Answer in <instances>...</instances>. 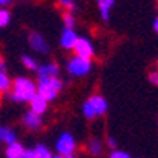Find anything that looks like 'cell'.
Returning a JSON list of instances; mask_svg holds the SVG:
<instances>
[{
	"instance_id": "e0dca14e",
	"label": "cell",
	"mask_w": 158,
	"mask_h": 158,
	"mask_svg": "<svg viewBox=\"0 0 158 158\" xmlns=\"http://www.w3.org/2000/svg\"><path fill=\"white\" fill-rule=\"evenodd\" d=\"M11 89V79L8 77L6 73H0V95L5 94Z\"/></svg>"
},
{
	"instance_id": "4316f807",
	"label": "cell",
	"mask_w": 158,
	"mask_h": 158,
	"mask_svg": "<svg viewBox=\"0 0 158 158\" xmlns=\"http://www.w3.org/2000/svg\"><path fill=\"white\" fill-rule=\"evenodd\" d=\"M153 30H155V33L158 35V16H156L155 21H153Z\"/></svg>"
},
{
	"instance_id": "4fadbf2b",
	"label": "cell",
	"mask_w": 158,
	"mask_h": 158,
	"mask_svg": "<svg viewBox=\"0 0 158 158\" xmlns=\"http://www.w3.org/2000/svg\"><path fill=\"white\" fill-rule=\"evenodd\" d=\"M103 142L100 141V139H97V138H92V139H89V142L85 144V150H87V153L89 155H92V156H100L101 153H103Z\"/></svg>"
},
{
	"instance_id": "f1b7e54d",
	"label": "cell",
	"mask_w": 158,
	"mask_h": 158,
	"mask_svg": "<svg viewBox=\"0 0 158 158\" xmlns=\"http://www.w3.org/2000/svg\"><path fill=\"white\" fill-rule=\"evenodd\" d=\"M8 3H11V0H0V5H2V6H5Z\"/></svg>"
},
{
	"instance_id": "cb8c5ba5",
	"label": "cell",
	"mask_w": 158,
	"mask_h": 158,
	"mask_svg": "<svg viewBox=\"0 0 158 158\" xmlns=\"http://www.w3.org/2000/svg\"><path fill=\"white\" fill-rule=\"evenodd\" d=\"M106 144H108V147H111V149L117 147V142H115V139H114V138H111V136L106 139Z\"/></svg>"
},
{
	"instance_id": "7c38bea8",
	"label": "cell",
	"mask_w": 158,
	"mask_h": 158,
	"mask_svg": "<svg viewBox=\"0 0 158 158\" xmlns=\"http://www.w3.org/2000/svg\"><path fill=\"white\" fill-rule=\"evenodd\" d=\"M98 3V10H100V16L104 22H108L111 18V11L114 8L115 0H97Z\"/></svg>"
},
{
	"instance_id": "277c9868",
	"label": "cell",
	"mask_w": 158,
	"mask_h": 158,
	"mask_svg": "<svg viewBox=\"0 0 158 158\" xmlns=\"http://www.w3.org/2000/svg\"><path fill=\"white\" fill-rule=\"evenodd\" d=\"M92 70V62L89 59H82V57H71L67 62V71L70 73V76L73 77H82L87 76Z\"/></svg>"
},
{
	"instance_id": "ba28073f",
	"label": "cell",
	"mask_w": 158,
	"mask_h": 158,
	"mask_svg": "<svg viewBox=\"0 0 158 158\" xmlns=\"http://www.w3.org/2000/svg\"><path fill=\"white\" fill-rule=\"evenodd\" d=\"M59 65L56 62H48V63H43L40 65L36 73H38V81L41 79H51V77H59Z\"/></svg>"
},
{
	"instance_id": "7402d4cb",
	"label": "cell",
	"mask_w": 158,
	"mask_h": 158,
	"mask_svg": "<svg viewBox=\"0 0 158 158\" xmlns=\"http://www.w3.org/2000/svg\"><path fill=\"white\" fill-rule=\"evenodd\" d=\"M109 158H131V156L127 152H123V150H112Z\"/></svg>"
},
{
	"instance_id": "8fae6325",
	"label": "cell",
	"mask_w": 158,
	"mask_h": 158,
	"mask_svg": "<svg viewBox=\"0 0 158 158\" xmlns=\"http://www.w3.org/2000/svg\"><path fill=\"white\" fill-rule=\"evenodd\" d=\"M29 104H30V111H32V112H35V114H38V115H43V114L48 111V104H49V103H48L41 95L36 94V95L30 100Z\"/></svg>"
},
{
	"instance_id": "3957f363",
	"label": "cell",
	"mask_w": 158,
	"mask_h": 158,
	"mask_svg": "<svg viewBox=\"0 0 158 158\" xmlns=\"http://www.w3.org/2000/svg\"><path fill=\"white\" fill-rule=\"evenodd\" d=\"M63 89V81L60 77H51V79H41L38 81L36 85V94L41 95L48 103L56 100L59 97V94Z\"/></svg>"
},
{
	"instance_id": "d4e9b609",
	"label": "cell",
	"mask_w": 158,
	"mask_h": 158,
	"mask_svg": "<svg viewBox=\"0 0 158 158\" xmlns=\"http://www.w3.org/2000/svg\"><path fill=\"white\" fill-rule=\"evenodd\" d=\"M22 158H33V153H32V149H25Z\"/></svg>"
},
{
	"instance_id": "f546056e",
	"label": "cell",
	"mask_w": 158,
	"mask_h": 158,
	"mask_svg": "<svg viewBox=\"0 0 158 158\" xmlns=\"http://www.w3.org/2000/svg\"><path fill=\"white\" fill-rule=\"evenodd\" d=\"M156 67H158V62H156Z\"/></svg>"
},
{
	"instance_id": "9c48e42d",
	"label": "cell",
	"mask_w": 158,
	"mask_h": 158,
	"mask_svg": "<svg viewBox=\"0 0 158 158\" xmlns=\"http://www.w3.org/2000/svg\"><path fill=\"white\" fill-rule=\"evenodd\" d=\"M22 125L29 131H38L43 127V118H41V115H38L32 111H27L22 117Z\"/></svg>"
},
{
	"instance_id": "2e32d148",
	"label": "cell",
	"mask_w": 158,
	"mask_h": 158,
	"mask_svg": "<svg viewBox=\"0 0 158 158\" xmlns=\"http://www.w3.org/2000/svg\"><path fill=\"white\" fill-rule=\"evenodd\" d=\"M32 153H33V158H52L54 155L51 153V150L43 146V144H38L35 149H32Z\"/></svg>"
},
{
	"instance_id": "d6986e66",
	"label": "cell",
	"mask_w": 158,
	"mask_h": 158,
	"mask_svg": "<svg viewBox=\"0 0 158 158\" xmlns=\"http://www.w3.org/2000/svg\"><path fill=\"white\" fill-rule=\"evenodd\" d=\"M63 22H65V27L67 29H74L76 25V18L71 11H65L63 13Z\"/></svg>"
},
{
	"instance_id": "30bf717a",
	"label": "cell",
	"mask_w": 158,
	"mask_h": 158,
	"mask_svg": "<svg viewBox=\"0 0 158 158\" xmlns=\"http://www.w3.org/2000/svg\"><path fill=\"white\" fill-rule=\"evenodd\" d=\"M77 35H76V30L74 29H67L65 27L62 35H60V46L63 49H73L74 43L77 41Z\"/></svg>"
},
{
	"instance_id": "5bb4252c",
	"label": "cell",
	"mask_w": 158,
	"mask_h": 158,
	"mask_svg": "<svg viewBox=\"0 0 158 158\" xmlns=\"http://www.w3.org/2000/svg\"><path fill=\"white\" fill-rule=\"evenodd\" d=\"M25 149L21 142H13L10 146H6V150H5V156L6 158H22Z\"/></svg>"
},
{
	"instance_id": "9a60e30c",
	"label": "cell",
	"mask_w": 158,
	"mask_h": 158,
	"mask_svg": "<svg viewBox=\"0 0 158 158\" xmlns=\"http://www.w3.org/2000/svg\"><path fill=\"white\" fill-rule=\"evenodd\" d=\"M16 133L15 130H11L10 127H0V142L5 144V146H10V144L16 142Z\"/></svg>"
},
{
	"instance_id": "6da1fadb",
	"label": "cell",
	"mask_w": 158,
	"mask_h": 158,
	"mask_svg": "<svg viewBox=\"0 0 158 158\" xmlns=\"http://www.w3.org/2000/svg\"><path fill=\"white\" fill-rule=\"evenodd\" d=\"M10 98L16 103H30V100L36 95V84L29 77L19 76L11 82Z\"/></svg>"
},
{
	"instance_id": "83f0119b",
	"label": "cell",
	"mask_w": 158,
	"mask_h": 158,
	"mask_svg": "<svg viewBox=\"0 0 158 158\" xmlns=\"http://www.w3.org/2000/svg\"><path fill=\"white\" fill-rule=\"evenodd\" d=\"M52 158H77L76 155H68V156H63V155H56V156H52Z\"/></svg>"
},
{
	"instance_id": "44dd1931",
	"label": "cell",
	"mask_w": 158,
	"mask_h": 158,
	"mask_svg": "<svg viewBox=\"0 0 158 158\" xmlns=\"http://www.w3.org/2000/svg\"><path fill=\"white\" fill-rule=\"evenodd\" d=\"M57 3L62 6V8H65L67 11H74V8H76V3H74V0H57Z\"/></svg>"
},
{
	"instance_id": "8992f818",
	"label": "cell",
	"mask_w": 158,
	"mask_h": 158,
	"mask_svg": "<svg viewBox=\"0 0 158 158\" xmlns=\"http://www.w3.org/2000/svg\"><path fill=\"white\" fill-rule=\"evenodd\" d=\"M73 51L77 57H82V59H92L95 54V48H94V43L90 41L89 38L82 36V38H77V41L74 43L73 46Z\"/></svg>"
},
{
	"instance_id": "52a82bcc",
	"label": "cell",
	"mask_w": 158,
	"mask_h": 158,
	"mask_svg": "<svg viewBox=\"0 0 158 158\" xmlns=\"http://www.w3.org/2000/svg\"><path fill=\"white\" fill-rule=\"evenodd\" d=\"M29 44H30V48L35 52H40V54H48V52H49V43H48V40L43 35L36 33V32H33V33L29 35Z\"/></svg>"
},
{
	"instance_id": "7a4b0ae2",
	"label": "cell",
	"mask_w": 158,
	"mask_h": 158,
	"mask_svg": "<svg viewBox=\"0 0 158 158\" xmlns=\"http://www.w3.org/2000/svg\"><path fill=\"white\" fill-rule=\"evenodd\" d=\"M106 112H108V101L104 100V97H101L98 94L90 95L82 104V115L87 120L98 118Z\"/></svg>"
},
{
	"instance_id": "4dcf8cb0",
	"label": "cell",
	"mask_w": 158,
	"mask_h": 158,
	"mask_svg": "<svg viewBox=\"0 0 158 158\" xmlns=\"http://www.w3.org/2000/svg\"><path fill=\"white\" fill-rule=\"evenodd\" d=\"M156 3H158V0H156Z\"/></svg>"
},
{
	"instance_id": "5b68a950",
	"label": "cell",
	"mask_w": 158,
	"mask_h": 158,
	"mask_svg": "<svg viewBox=\"0 0 158 158\" xmlns=\"http://www.w3.org/2000/svg\"><path fill=\"white\" fill-rule=\"evenodd\" d=\"M76 139L71 133L65 131L59 136V139L56 141V150H57V155H63V156H68V155H74L76 152Z\"/></svg>"
},
{
	"instance_id": "484cf974",
	"label": "cell",
	"mask_w": 158,
	"mask_h": 158,
	"mask_svg": "<svg viewBox=\"0 0 158 158\" xmlns=\"http://www.w3.org/2000/svg\"><path fill=\"white\" fill-rule=\"evenodd\" d=\"M5 60H3V57L0 56V73H5Z\"/></svg>"
},
{
	"instance_id": "603a6c76",
	"label": "cell",
	"mask_w": 158,
	"mask_h": 158,
	"mask_svg": "<svg viewBox=\"0 0 158 158\" xmlns=\"http://www.w3.org/2000/svg\"><path fill=\"white\" fill-rule=\"evenodd\" d=\"M149 81H150V84L158 87V70H153V71L149 73Z\"/></svg>"
},
{
	"instance_id": "ac0fdd59",
	"label": "cell",
	"mask_w": 158,
	"mask_h": 158,
	"mask_svg": "<svg viewBox=\"0 0 158 158\" xmlns=\"http://www.w3.org/2000/svg\"><path fill=\"white\" fill-rule=\"evenodd\" d=\"M22 65H24L27 70H30V71H36V70H38L36 60H35L33 57H30V56H24V57H22Z\"/></svg>"
},
{
	"instance_id": "ffe728a7",
	"label": "cell",
	"mask_w": 158,
	"mask_h": 158,
	"mask_svg": "<svg viewBox=\"0 0 158 158\" xmlns=\"http://www.w3.org/2000/svg\"><path fill=\"white\" fill-rule=\"evenodd\" d=\"M10 19H11V16H10L8 10L0 8V29H2V27H6V25L10 24Z\"/></svg>"
}]
</instances>
